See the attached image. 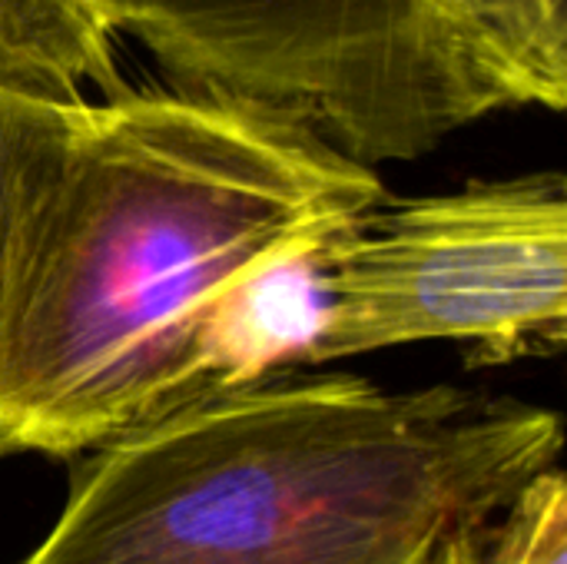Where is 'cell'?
Listing matches in <instances>:
<instances>
[{
	"label": "cell",
	"mask_w": 567,
	"mask_h": 564,
	"mask_svg": "<svg viewBox=\"0 0 567 564\" xmlns=\"http://www.w3.org/2000/svg\"><path fill=\"white\" fill-rule=\"evenodd\" d=\"M326 322L309 366L449 339L472 366L555 356L567 342L561 173L475 180L382 199L322 246Z\"/></svg>",
	"instance_id": "277c9868"
},
{
	"label": "cell",
	"mask_w": 567,
	"mask_h": 564,
	"mask_svg": "<svg viewBox=\"0 0 567 564\" xmlns=\"http://www.w3.org/2000/svg\"><path fill=\"white\" fill-rule=\"evenodd\" d=\"M389 193L282 116L176 90L83 100L0 293V455L76 459L299 372L322 246Z\"/></svg>",
	"instance_id": "6da1fadb"
},
{
	"label": "cell",
	"mask_w": 567,
	"mask_h": 564,
	"mask_svg": "<svg viewBox=\"0 0 567 564\" xmlns=\"http://www.w3.org/2000/svg\"><path fill=\"white\" fill-rule=\"evenodd\" d=\"M485 564H567V479L551 465L508 505Z\"/></svg>",
	"instance_id": "ba28073f"
},
{
	"label": "cell",
	"mask_w": 567,
	"mask_h": 564,
	"mask_svg": "<svg viewBox=\"0 0 567 564\" xmlns=\"http://www.w3.org/2000/svg\"><path fill=\"white\" fill-rule=\"evenodd\" d=\"M76 106L0 90V293L20 219L60 156Z\"/></svg>",
	"instance_id": "52a82bcc"
},
{
	"label": "cell",
	"mask_w": 567,
	"mask_h": 564,
	"mask_svg": "<svg viewBox=\"0 0 567 564\" xmlns=\"http://www.w3.org/2000/svg\"><path fill=\"white\" fill-rule=\"evenodd\" d=\"M561 449V416L515 396L282 372L76 455L13 564H485Z\"/></svg>",
	"instance_id": "7a4b0ae2"
},
{
	"label": "cell",
	"mask_w": 567,
	"mask_h": 564,
	"mask_svg": "<svg viewBox=\"0 0 567 564\" xmlns=\"http://www.w3.org/2000/svg\"><path fill=\"white\" fill-rule=\"evenodd\" d=\"M169 90L282 116L359 166L409 163L482 120L419 0H96Z\"/></svg>",
	"instance_id": "3957f363"
},
{
	"label": "cell",
	"mask_w": 567,
	"mask_h": 564,
	"mask_svg": "<svg viewBox=\"0 0 567 564\" xmlns=\"http://www.w3.org/2000/svg\"><path fill=\"white\" fill-rule=\"evenodd\" d=\"M126 90L116 33L96 0H0V90L53 103H83Z\"/></svg>",
	"instance_id": "8992f818"
},
{
	"label": "cell",
	"mask_w": 567,
	"mask_h": 564,
	"mask_svg": "<svg viewBox=\"0 0 567 564\" xmlns=\"http://www.w3.org/2000/svg\"><path fill=\"white\" fill-rule=\"evenodd\" d=\"M478 116L567 103V0H419Z\"/></svg>",
	"instance_id": "5b68a950"
}]
</instances>
